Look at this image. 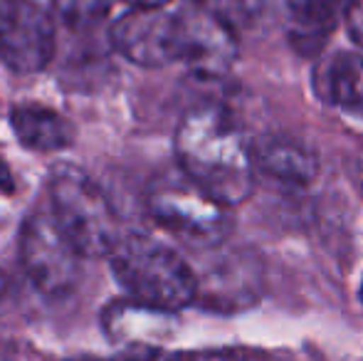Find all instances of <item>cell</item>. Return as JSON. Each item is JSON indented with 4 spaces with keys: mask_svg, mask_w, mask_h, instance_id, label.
<instances>
[{
    "mask_svg": "<svg viewBox=\"0 0 363 361\" xmlns=\"http://www.w3.org/2000/svg\"><path fill=\"white\" fill-rule=\"evenodd\" d=\"M178 171L198 188L233 208L255 191L252 144L242 126L220 104H198L176 129Z\"/></svg>",
    "mask_w": 363,
    "mask_h": 361,
    "instance_id": "cell-1",
    "label": "cell"
},
{
    "mask_svg": "<svg viewBox=\"0 0 363 361\" xmlns=\"http://www.w3.org/2000/svg\"><path fill=\"white\" fill-rule=\"evenodd\" d=\"M111 272L134 302L178 312L196 302V272L173 248L139 233L121 235L109 252Z\"/></svg>",
    "mask_w": 363,
    "mask_h": 361,
    "instance_id": "cell-2",
    "label": "cell"
},
{
    "mask_svg": "<svg viewBox=\"0 0 363 361\" xmlns=\"http://www.w3.org/2000/svg\"><path fill=\"white\" fill-rule=\"evenodd\" d=\"M50 216L82 257L109 255L121 238L119 218L99 186L74 166L50 174Z\"/></svg>",
    "mask_w": 363,
    "mask_h": 361,
    "instance_id": "cell-3",
    "label": "cell"
},
{
    "mask_svg": "<svg viewBox=\"0 0 363 361\" xmlns=\"http://www.w3.org/2000/svg\"><path fill=\"white\" fill-rule=\"evenodd\" d=\"M146 208L163 231L193 248L220 245L233 231L230 208L208 196L181 171L161 174L148 186Z\"/></svg>",
    "mask_w": 363,
    "mask_h": 361,
    "instance_id": "cell-4",
    "label": "cell"
},
{
    "mask_svg": "<svg viewBox=\"0 0 363 361\" xmlns=\"http://www.w3.org/2000/svg\"><path fill=\"white\" fill-rule=\"evenodd\" d=\"M20 262L33 287L45 297H65L79 282L82 255L65 238L50 211H38L20 233Z\"/></svg>",
    "mask_w": 363,
    "mask_h": 361,
    "instance_id": "cell-5",
    "label": "cell"
},
{
    "mask_svg": "<svg viewBox=\"0 0 363 361\" xmlns=\"http://www.w3.org/2000/svg\"><path fill=\"white\" fill-rule=\"evenodd\" d=\"M52 55V18L35 0H0V62L13 72L35 74Z\"/></svg>",
    "mask_w": 363,
    "mask_h": 361,
    "instance_id": "cell-6",
    "label": "cell"
},
{
    "mask_svg": "<svg viewBox=\"0 0 363 361\" xmlns=\"http://www.w3.org/2000/svg\"><path fill=\"white\" fill-rule=\"evenodd\" d=\"M111 43L129 62L139 67H166L178 62V15L166 13L163 8H134L114 23Z\"/></svg>",
    "mask_w": 363,
    "mask_h": 361,
    "instance_id": "cell-7",
    "label": "cell"
},
{
    "mask_svg": "<svg viewBox=\"0 0 363 361\" xmlns=\"http://www.w3.org/2000/svg\"><path fill=\"white\" fill-rule=\"evenodd\" d=\"M181 28V55L193 74L203 79H216L230 72L238 57V40L230 25L208 8H188L178 15Z\"/></svg>",
    "mask_w": 363,
    "mask_h": 361,
    "instance_id": "cell-8",
    "label": "cell"
},
{
    "mask_svg": "<svg viewBox=\"0 0 363 361\" xmlns=\"http://www.w3.org/2000/svg\"><path fill=\"white\" fill-rule=\"evenodd\" d=\"M255 169L289 186H306L316 176V159L289 136H264L252 146Z\"/></svg>",
    "mask_w": 363,
    "mask_h": 361,
    "instance_id": "cell-9",
    "label": "cell"
},
{
    "mask_svg": "<svg viewBox=\"0 0 363 361\" xmlns=\"http://www.w3.org/2000/svg\"><path fill=\"white\" fill-rule=\"evenodd\" d=\"M316 91L321 99L354 116H363V55L339 52L316 70Z\"/></svg>",
    "mask_w": 363,
    "mask_h": 361,
    "instance_id": "cell-10",
    "label": "cell"
},
{
    "mask_svg": "<svg viewBox=\"0 0 363 361\" xmlns=\"http://www.w3.org/2000/svg\"><path fill=\"white\" fill-rule=\"evenodd\" d=\"M10 124L20 144L35 151H62L74 141L72 121L40 104L15 106L10 114Z\"/></svg>",
    "mask_w": 363,
    "mask_h": 361,
    "instance_id": "cell-11",
    "label": "cell"
},
{
    "mask_svg": "<svg viewBox=\"0 0 363 361\" xmlns=\"http://www.w3.org/2000/svg\"><path fill=\"white\" fill-rule=\"evenodd\" d=\"M341 0H296L294 3V40L304 52L319 50L326 35L334 30Z\"/></svg>",
    "mask_w": 363,
    "mask_h": 361,
    "instance_id": "cell-12",
    "label": "cell"
},
{
    "mask_svg": "<svg viewBox=\"0 0 363 361\" xmlns=\"http://www.w3.org/2000/svg\"><path fill=\"white\" fill-rule=\"evenodd\" d=\"M114 0H52L55 15L60 23L72 30H84L96 25L111 10Z\"/></svg>",
    "mask_w": 363,
    "mask_h": 361,
    "instance_id": "cell-13",
    "label": "cell"
},
{
    "mask_svg": "<svg viewBox=\"0 0 363 361\" xmlns=\"http://www.w3.org/2000/svg\"><path fill=\"white\" fill-rule=\"evenodd\" d=\"M344 18H346L349 38L363 48V0H346Z\"/></svg>",
    "mask_w": 363,
    "mask_h": 361,
    "instance_id": "cell-14",
    "label": "cell"
},
{
    "mask_svg": "<svg viewBox=\"0 0 363 361\" xmlns=\"http://www.w3.org/2000/svg\"><path fill=\"white\" fill-rule=\"evenodd\" d=\"M168 361H259V359H255L252 354H247V352H230V349H223V352L181 354V357H173Z\"/></svg>",
    "mask_w": 363,
    "mask_h": 361,
    "instance_id": "cell-15",
    "label": "cell"
},
{
    "mask_svg": "<svg viewBox=\"0 0 363 361\" xmlns=\"http://www.w3.org/2000/svg\"><path fill=\"white\" fill-rule=\"evenodd\" d=\"M126 3H129L131 8H163V5L171 3V0H126Z\"/></svg>",
    "mask_w": 363,
    "mask_h": 361,
    "instance_id": "cell-16",
    "label": "cell"
},
{
    "mask_svg": "<svg viewBox=\"0 0 363 361\" xmlns=\"http://www.w3.org/2000/svg\"><path fill=\"white\" fill-rule=\"evenodd\" d=\"M0 188L3 191H13V181H10V174H8V169H5V164L0 161Z\"/></svg>",
    "mask_w": 363,
    "mask_h": 361,
    "instance_id": "cell-17",
    "label": "cell"
},
{
    "mask_svg": "<svg viewBox=\"0 0 363 361\" xmlns=\"http://www.w3.org/2000/svg\"><path fill=\"white\" fill-rule=\"evenodd\" d=\"M3 284H5V279H3V274H0V292H3Z\"/></svg>",
    "mask_w": 363,
    "mask_h": 361,
    "instance_id": "cell-18",
    "label": "cell"
},
{
    "mask_svg": "<svg viewBox=\"0 0 363 361\" xmlns=\"http://www.w3.org/2000/svg\"><path fill=\"white\" fill-rule=\"evenodd\" d=\"M361 186H363V181H361Z\"/></svg>",
    "mask_w": 363,
    "mask_h": 361,
    "instance_id": "cell-19",
    "label": "cell"
}]
</instances>
